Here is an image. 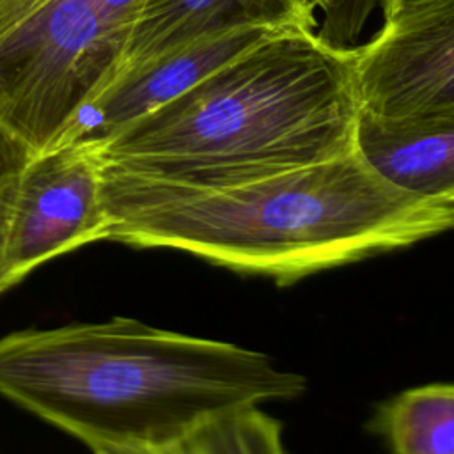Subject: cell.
Masks as SVG:
<instances>
[{
	"label": "cell",
	"instance_id": "6da1fadb",
	"mask_svg": "<svg viewBox=\"0 0 454 454\" xmlns=\"http://www.w3.org/2000/svg\"><path fill=\"white\" fill-rule=\"evenodd\" d=\"M101 165V163H99ZM106 239L170 248L286 286L450 229L454 200L406 193L356 147L257 179L192 188L101 167Z\"/></svg>",
	"mask_w": 454,
	"mask_h": 454
},
{
	"label": "cell",
	"instance_id": "7a4b0ae2",
	"mask_svg": "<svg viewBox=\"0 0 454 454\" xmlns=\"http://www.w3.org/2000/svg\"><path fill=\"white\" fill-rule=\"evenodd\" d=\"M303 390V376L264 353L128 317L0 339V394L90 449L168 445Z\"/></svg>",
	"mask_w": 454,
	"mask_h": 454
},
{
	"label": "cell",
	"instance_id": "3957f363",
	"mask_svg": "<svg viewBox=\"0 0 454 454\" xmlns=\"http://www.w3.org/2000/svg\"><path fill=\"white\" fill-rule=\"evenodd\" d=\"M356 115L351 48L287 30L89 151L112 170L216 188L349 153Z\"/></svg>",
	"mask_w": 454,
	"mask_h": 454
},
{
	"label": "cell",
	"instance_id": "277c9868",
	"mask_svg": "<svg viewBox=\"0 0 454 454\" xmlns=\"http://www.w3.org/2000/svg\"><path fill=\"white\" fill-rule=\"evenodd\" d=\"M131 25L124 0H0V124L51 151L112 82Z\"/></svg>",
	"mask_w": 454,
	"mask_h": 454
},
{
	"label": "cell",
	"instance_id": "5b68a950",
	"mask_svg": "<svg viewBox=\"0 0 454 454\" xmlns=\"http://www.w3.org/2000/svg\"><path fill=\"white\" fill-rule=\"evenodd\" d=\"M358 115L372 121L454 117V0H408L351 48Z\"/></svg>",
	"mask_w": 454,
	"mask_h": 454
},
{
	"label": "cell",
	"instance_id": "8992f818",
	"mask_svg": "<svg viewBox=\"0 0 454 454\" xmlns=\"http://www.w3.org/2000/svg\"><path fill=\"white\" fill-rule=\"evenodd\" d=\"M106 236L98 158L82 145L32 154L9 211L2 293L53 257Z\"/></svg>",
	"mask_w": 454,
	"mask_h": 454
},
{
	"label": "cell",
	"instance_id": "52a82bcc",
	"mask_svg": "<svg viewBox=\"0 0 454 454\" xmlns=\"http://www.w3.org/2000/svg\"><path fill=\"white\" fill-rule=\"evenodd\" d=\"M261 23L227 28L177 46L115 78L69 124L59 144L94 149L124 126L177 98L262 41L287 32Z\"/></svg>",
	"mask_w": 454,
	"mask_h": 454
},
{
	"label": "cell",
	"instance_id": "ba28073f",
	"mask_svg": "<svg viewBox=\"0 0 454 454\" xmlns=\"http://www.w3.org/2000/svg\"><path fill=\"white\" fill-rule=\"evenodd\" d=\"M250 23L314 30L317 20L301 0H145L112 82L190 41Z\"/></svg>",
	"mask_w": 454,
	"mask_h": 454
},
{
	"label": "cell",
	"instance_id": "9c48e42d",
	"mask_svg": "<svg viewBox=\"0 0 454 454\" xmlns=\"http://www.w3.org/2000/svg\"><path fill=\"white\" fill-rule=\"evenodd\" d=\"M355 147L388 184L454 200V117L372 121L356 115Z\"/></svg>",
	"mask_w": 454,
	"mask_h": 454
},
{
	"label": "cell",
	"instance_id": "30bf717a",
	"mask_svg": "<svg viewBox=\"0 0 454 454\" xmlns=\"http://www.w3.org/2000/svg\"><path fill=\"white\" fill-rule=\"evenodd\" d=\"M394 454H454V387L431 383L385 401L372 420Z\"/></svg>",
	"mask_w": 454,
	"mask_h": 454
},
{
	"label": "cell",
	"instance_id": "8fae6325",
	"mask_svg": "<svg viewBox=\"0 0 454 454\" xmlns=\"http://www.w3.org/2000/svg\"><path fill=\"white\" fill-rule=\"evenodd\" d=\"M94 454H273L270 415L257 406L234 411L204 424L190 434L161 447L101 445Z\"/></svg>",
	"mask_w": 454,
	"mask_h": 454
},
{
	"label": "cell",
	"instance_id": "7c38bea8",
	"mask_svg": "<svg viewBox=\"0 0 454 454\" xmlns=\"http://www.w3.org/2000/svg\"><path fill=\"white\" fill-rule=\"evenodd\" d=\"M30 156L32 153L28 151V147L0 124V284H2L4 248H5L9 211H11V204L14 199L20 176L27 161L30 160ZM0 293H2V287H0Z\"/></svg>",
	"mask_w": 454,
	"mask_h": 454
},
{
	"label": "cell",
	"instance_id": "4fadbf2b",
	"mask_svg": "<svg viewBox=\"0 0 454 454\" xmlns=\"http://www.w3.org/2000/svg\"><path fill=\"white\" fill-rule=\"evenodd\" d=\"M301 2L314 14H316V11H321L325 14V23L317 34L330 44L339 46L340 28H342V23H344V18H346L351 0H301Z\"/></svg>",
	"mask_w": 454,
	"mask_h": 454
},
{
	"label": "cell",
	"instance_id": "5bb4252c",
	"mask_svg": "<svg viewBox=\"0 0 454 454\" xmlns=\"http://www.w3.org/2000/svg\"><path fill=\"white\" fill-rule=\"evenodd\" d=\"M404 2L408 0H380V5H381V11H383V16L390 14L392 11H395L399 5H403Z\"/></svg>",
	"mask_w": 454,
	"mask_h": 454
}]
</instances>
